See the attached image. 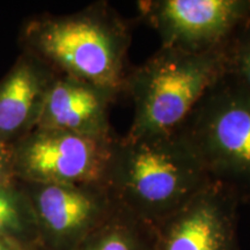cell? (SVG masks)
<instances>
[{"instance_id":"11","label":"cell","mask_w":250,"mask_h":250,"mask_svg":"<svg viewBox=\"0 0 250 250\" xmlns=\"http://www.w3.org/2000/svg\"><path fill=\"white\" fill-rule=\"evenodd\" d=\"M74 250H158L155 227L121 206Z\"/></svg>"},{"instance_id":"7","label":"cell","mask_w":250,"mask_h":250,"mask_svg":"<svg viewBox=\"0 0 250 250\" xmlns=\"http://www.w3.org/2000/svg\"><path fill=\"white\" fill-rule=\"evenodd\" d=\"M115 137L37 129L21 147V173L34 184H102Z\"/></svg>"},{"instance_id":"1","label":"cell","mask_w":250,"mask_h":250,"mask_svg":"<svg viewBox=\"0 0 250 250\" xmlns=\"http://www.w3.org/2000/svg\"><path fill=\"white\" fill-rule=\"evenodd\" d=\"M210 183L176 131L147 138L115 137L102 181L118 206L155 228Z\"/></svg>"},{"instance_id":"6","label":"cell","mask_w":250,"mask_h":250,"mask_svg":"<svg viewBox=\"0 0 250 250\" xmlns=\"http://www.w3.org/2000/svg\"><path fill=\"white\" fill-rule=\"evenodd\" d=\"M30 203L43 250H74L117 204L103 184H34Z\"/></svg>"},{"instance_id":"12","label":"cell","mask_w":250,"mask_h":250,"mask_svg":"<svg viewBox=\"0 0 250 250\" xmlns=\"http://www.w3.org/2000/svg\"><path fill=\"white\" fill-rule=\"evenodd\" d=\"M0 236L43 250L31 203L28 206L20 205L5 190H0Z\"/></svg>"},{"instance_id":"4","label":"cell","mask_w":250,"mask_h":250,"mask_svg":"<svg viewBox=\"0 0 250 250\" xmlns=\"http://www.w3.org/2000/svg\"><path fill=\"white\" fill-rule=\"evenodd\" d=\"M177 133L211 182L250 202V88L225 73L202 96Z\"/></svg>"},{"instance_id":"15","label":"cell","mask_w":250,"mask_h":250,"mask_svg":"<svg viewBox=\"0 0 250 250\" xmlns=\"http://www.w3.org/2000/svg\"><path fill=\"white\" fill-rule=\"evenodd\" d=\"M2 186V159L0 156V190H1Z\"/></svg>"},{"instance_id":"2","label":"cell","mask_w":250,"mask_h":250,"mask_svg":"<svg viewBox=\"0 0 250 250\" xmlns=\"http://www.w3.org/2000/svg\"><path fill=\"white\" fill-rule=\"evenodd\" d=\"M30 37L45 65L66 77L123 93L132 33L126 19L109 5L37 21Z\"/></svg>"},{"instance_id":"13","label":"cell","mask_w":250,"mask_h":250,"mask_svg":"<svg viewBox=\"0 0 250 250\" xmlns=\"http://www.w3.org/2000/svg\"><path fill=\"white\" fill-rule=\"evenodd\" d=\"M225 73L250 88V19L224 45Z\"/></svg>"},{"instance_id":"9","label":"cell","mask_w":250,"mask_h":250,"mask_svg":"<svg viewBox=\"0 0 250 250\" xmlns=\"http://www.w3.org/2000/svg\"><path fill=\"white\" fill-rule=\"evenodd\" d=\"M122 94L118 89L71 77L55 78L41 104L37 129L111 138L109 109Z\"/></svg>"},{"instance_id":"5","label":"cell","mask_w":250,"mask_h":250,"mask_svg":"<svg viewBox=\"0 0 250 250\" xmlns=\"http://www.w3.org/2000/svg\"><path fill=\"white\" fill-rule=\"evenodd\" d=\"M139 19L158 34L161 48L202 54L223 49L250 19V0H140Z\"/></svg>"},{"instance_id":"14","label":"cell","mask_w":250,"mask_h":250,"mask_svg":"<svg viewBox=\"0 0 250 250\" xmlns=\"http://www.w3.org/2000/svg\"><path fill=\"white\" fill-rule=\"evenodd\" d=\"M0 250H40V249L21 245V243L15 242L13 240H9V239H6V237L0 236Z\"/></svg>"},{"instance_id":"10","label":"cell","mask_w":250,"mask_h":250,"mask_svg":"<svg viewBox=\"0 0 250 250\" xmlns=\"http://www.w3.org/2000/svg\"><path fill=\"white\" fill-rule=\"evenodd\" d=\"M44 67L21 62L0 85V134H12L36 122L41 104L56 77Z\"/></svg>"},{"instance_id":"3","label":"cell","mask_w":250,"mask_h":250,"mask_svg":"<svg viewBox=\"0 0 250 250\" xmlns=\"http://www.w3.org/2000/svg\"><path fill=\"white\" fill-rule=\"evenodd\" d=\"M224 74L223 49L192 54L160 46L125 78L123 93L133 104L125 136L147 138L174 132Z\"/></svg>"},{"instance_id":"8","label":"cell","mask_w":250,"mask_h":250,"mask_svg":"<svg viewBox=\"0 0 250 250\" xmlns=\"http://www.w3.org/2000/svg\"><path fill=\"white\" fill-rule=\"evenodd\" d=\"M235 193L211 182L155 228L158 250H241Z\"/></svg>"}]
</instances>
